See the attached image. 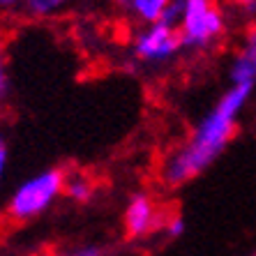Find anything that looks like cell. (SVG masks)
I'll return each instance as SVG.
<instances>
[{"label":"cell","instance_id":"cell-1","mask_svg":"<svg viewBox=\"0 0 256 256\" xmlns=\"http://www.w3.org/2000/svg\"><path fill=\"white\" fill-rule=\"evenodd\" d=\"M254 86L231 84L212 108L196 122L180 148L162 162L160 178L168 190H180L212 166L238 134V118L252 100Z\"/></svg>","mask_w":256,"mask_h":256},{"label":"cell","instance_id":"cell-2","mask_svg":"<svg viewBox=\"0 0 256 256\" xmlns=\"http://www.w3.org/2000/svg\"><path fill=\"white\" fill-rule=\"evenodd\" d=\"M65 176L67 168L51 166L16 182L10 192V196L5 198V206H2L5 217L14 224L40 220L42 214H46L62 198Z\"/></svg>","mask_w":256,"mask_h":256},{"label":"cell","instance_id":"cell-3","mask_svg":"<svg viewBox=\"0 0 256 256\" xmlns=\"http://www.w3.org/2000/svg\"><path fill=\"white\" fill-rule=\"evenodd\" d=\"M226 16L217 0H182V18L178 26L180 46L192 54H203L222 42Z\"/></svg>","mask_w":256,"mask_h":256},{"label":"cell","instance_id":"cell-4","mask_svg":"<svg viewBox=\"0 0 256 256\" xmlns=\"http://www.w3.org/2000/svg\"><path fill=\"white\" fill-rule=\"evenodd\" d=\"M182 51L180 46L178 28H171L166 24H150L138 30L132 40V58L143 67H164L176 60V56Z\"/></svg>","mask_w":256,"mask_h":256},{"label":"cell","instance_id":"cell-5","mask_svg":"<svg viewBox=\"0 0 256 256\" xmlns=\"http://www.w3.org/2000/svg\"><path fill=\"white\" fill-rule=\"evenodd\" d=\"M164 212L155 203L148 192H134L127 198L125 212H122V226L130 240H143L157 228L164 226Z\"/></svg>","mask_w":256,"mask_h":256},{"label":"cell","instance_id":"cell-6","mask_svg":"<svg viewBox=\"0 0 256 256\" xmlns=\"http://www.w3.org/2000/svg\"><path fill=\"white\" fill-rule=\"evenodd\" d=\"M231 84L238 86H256V28H252L244 35L238 54L228 70Z\"/></svg>","mask_w":256,"mask_h":256},{"label":"cell","instance_id":"cell-7","mask_svg":"<svg viewBox=\"0 0 256 256\" xmlns=\"http://www.w3.org/2000/svg\"><path fill=\"white\" fill-rule=\"evenodd\" d=\"M114 2L125 16L134 18L143 26H150L160 21L162 12L166 10L171 0H114Z\"/></svg>","mask_w":256,"mask_h":256},{"label":"cell","instance_id":"cell-8","mask_svg":"<svg viewBox=\"0 0 256 256\" xmlns=\"http://www.w3.org/2000/svg\"><path fill=\"white\" fill-rule=\"evenodd\" d=\"M97 194V182L90 178L88 173L81 171H67L65 176V190H62V196L72 203H78V206H86L95 198Z\"/></svg>","mask_w":256,"mask_h":256},{"label":"cell","instance_id":"cell-9","mask_svg":"<svg viewBox=\"0 0 256 256\" xmlns=\"http://www.w3.org/2000/svg\"><path fill=\"white\" fill-rule=\"evenodd\" d=\"M70 2L74 0H24V10L30 18H48V16H56L60 10H65Z\"/></svg>","mask_w":256,"mask_h":256},{"label":"cell","instance_id":"cell-10","mask_svg":"<svg viewBox=\"0 0 256 256\" xmlns=\"http://www.w3.org/2000/svg\"><path fill=\"white\" fill-rule=\"evenodd\" d=\"M44 256H106V252L100 244H74V247H60L51 250Z\"/></svg>","mask_w":256,"mask_h":256},{"label":"cell","instance_id":"cell-11","mask_svg":"<svg viewBox=\"0 0 256 256\" xmlns=\"http://www.w3.org/2000/svg\"><path fill=\"white\" fill-rule=\"evenodd\" d=\"M10 97V67H7V48L0 40V106Z\"/></svg>","mask_w":256,"mask_h":256},{"label":"cell","instance_id":"cell-12","mask_svg":"<svg viewBox=\"0 0 256 256\" xmlns=\"http://www.w3.org/2000/svg\"><path fill=\"white\" fill-rule=\"evenodd\" d=\"M180 18H182V0H171V2L166 5V10L162 12L160 24H166V26H171V28H178Z\"/></svg>","mask_w":256,"mask_h":256},{"label":"cell","instance_id":"cell-13","mask_svg":"<svg viewBox=\"0 0 256 256\" xmlns=\"http://www.w3.org/2000/svg\"><path fill=\"white\" fill-rule=\"evenodd\" d=\"M164 231H166V236L168 238H180L182 233H185V220L180 217V214H171V217H166L164 220Z\"/></svg>","mask_w":256,"mask_h":256},{"label":"cell","instance_id":"cell-14","mask_svg":"<svg viewBox=\"0 0 256 256\" xmlns=\"http://www.w3.org/2000/svg\"><path fill=\"white\" fill-rule=\"evenodd\" d=\"M7 168H10V146H7V138L2 134V130H0V190L5 185Z\"/></svg>","mask_w":256,"mask_h":256},{"label":"cell","instance_id":"cell-15","mask_svg":"<svg viewBox=\"0 0 256 256\" xmlns=\"http://www.w3.org/2000/svg\"><path fill=\"white\" fill-rule=\"evenodd\" d=\"M24 5V0H0V12H14Z\"/></svg>","mask_w":256,"mask_h":256},{"label":"cell","instance_id":"cell-16","mask_svg":"<svg viewBox=\"0 0 256 256\" xmlns=\"http://www.w3.org/2000/svg\"><path fill=\"white\" fill-rule=\"evenodd\" d=\"M240 7H244L247 12H256V0H238Z\"/></svg>","mask_w":256,"mask_h":256},{"label":"cell","instance_id":"cell-17","mask_svg":"<svg viewBox=\"0 0 256 256\" xmlns=\"http://www.w3.org/2000/svg\"><path fill=\"white\" fill-rule=\"evenodd\" d=\"M0 30H2V18H0Z\"/></svg>","mask_w":256,"mask_h":256}]
</instances>
